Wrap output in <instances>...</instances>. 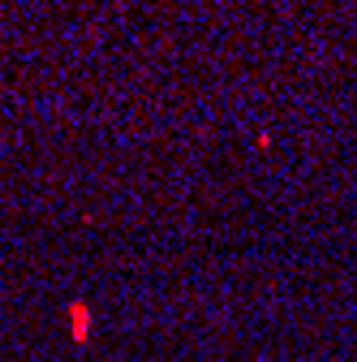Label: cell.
Segmentation results:
<instances>
[{
  "label": "cell",
  "mask_w": 357,
  "mask_h": 362,
  "mask_svg": "<svg viewBox=\"0 0 357 362\" xmlns=\"http://www.w3.org/2000/svg\"><path fill=\"white\" fill-rule=\"evenodd\" d=\"M65 315H69V337H73L78 345H86V341H91V328H95V315H91V306H86L82 298H73V302L65 306Z\"/></svg>",
  "instance_id": "cell-1"
}]
</instances>
